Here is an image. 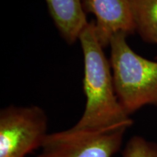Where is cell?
I'll return each mask as SVG.
<instances>
[{
  "mask_svg": "<svg viewBox=\"0 0 157 157\" xmlns=\"http://www.w3.org/2000/svg\"><path fill=\"white\" fill-rule=\"evenodd\" d=\"M78 41L84 56V111L73 127L83 130L128 129L132 120L118 100L111 63L95 34L94 21L89 22Z\"/></svg>",
  "mask_w": 157,
  "mask_h": 157,
  "instance_id": "6da1fadb",
  "label": "cell"
},
{
  "mask_svg": "<svg viewBox=\"0 0 157 157\" xmlns=\"http://www.w3.org/2000/svg\"><path fill=\"white\" fill-rule=\"evenodd\" d=\"M127 35L119 32L112 37L110 63L118 100L130 116L143 106L157 105V62L135 53Z\"/></svg>",
  "mask_w": 157,
  "mask_h": 157,
  "instance_id": "7a4b0ae2",
  "label": "cell"
},
{
  "mask_svg": "<svg viewBox=\"0 0 157 157\" xmlns=\"http://www.w3.org/2000/svg\"><path fill=\"white\" fill-rule=\"evenodd\" d=\"M46 113L37 105H10L0 111V157H25L42 148L49 133Z\"/></svg>",
  "mask_w": 157,
  "mask_h": 157,
  "instance_id": "3957f363",
  "label": "cell"
},
{
  "mask_svg": "<svg viewBox=\"0 0 157 157\" xmlns=\"http://www.w3.org/2000/svg\"><path fill=\"white\" fill-rule=\"evenodd\" d=\"M127 128L83 130L74 127L49 133L36 157H113Z\"/></svg>",
  "mask_w": 157,
  "mask_h": 157,
  "instance_id": "277c9868",
  "label": "cell"
},
{
  "mask_svg": "<svg viewBox=\"0 0 157 157\" xmlns=\"http://www.w3.org/2000/svg\"><path fill=\"white\" fill-rule=\"evenodd\" d=\"M84 10L95 17V34L103 48L116 34L135 30L129 0H82Z\"/></svg>",
  "mask_w": 157,
  "mask_h": 157,
  "instance_id": "5b68a950",
  "label": "cell"
},
{
  "mask_svg": "<svg viewBox=\"0 0 157 157\" xmlns=\"http://www.w3.org/2000/svg\"><path fill=\"white\" fill-rule=\"evenodd\" d=\"M52 21L68 44L78 40L87 25L82 0H45Z\"/></svg>",
  "mask_w": 157,
  "mask_h": 157,
  "instance_id": "8992f818",
  "label": "cell"
},
{
  "mask_svg": "<svg viewBox=\"0 0 157 157\" xmlns=\"http://www.w3.org/2000/svg\"><path fill=\"white\" fill-rule=\"evenodd\" d=\"M135 30L143 40L157 44V0H129Z\"/></svg>",
  "mask_w": 157,
  "mask_h": 157,
  "instance_id": "52a82bcc",
  "label": "cell"
},
{
  "mask_svg": "<svg viewBox=\"0 0 157 157\" xmlns=\"http://www.w3.org/2000/svg\"><path fill=\"white\" fill-rule=\"evenodd\" d=\"M122 157H157V143L141 136H133L125 145Z\"/></svg>",
  "mask_w": 157,
  "mask_h": 157,
  "instance_id": "ba28073f",
  "label": "cell"
}]
</instances>
